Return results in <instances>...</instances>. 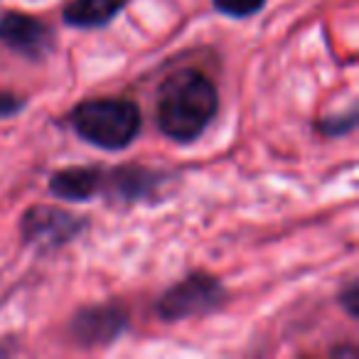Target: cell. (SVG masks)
<instances>
[{"mask_svg": "<svg viewBox=\"0 0 359 359\" xmlns=\"http://www.w3.org/2000/svg\"><path fill=\"white\" fill-rule=\"evenodd\" d=\"M69 126L84 143L101 150H123L138 138L143 116L130 99H86L72 109Z\"/></svg>", "mask_w": 359, "mask_h": 359, "instance_id": "obj_2", "label": "cell"}, {"mask_svg": "<svg viewBox=\"0 0 359 359\" xmlns=\"http://www.w3.org/2000/svg\"><path fill=\"white\" fill-rule=\"evenodd\" d=\"M212 6L217 13L231 18V20H246L264 11L266 0H212Z\"/></svg>", "mask_w": 359, "mask_h": 359, "instance_id": "obj_10", "label": "cell"}, {"mask_svg": "<svg viewBox=\"0 0 359 359\" xmlns=\"http://www.w3.org/2000/svg\"><path fill=\"white\" fill-rule=\"evenodd\" d=\"M165 172L143 165H121L114 170H104L101 195L118 205H138L145 200H158L160 187L165 185Z\"/></svg>", "mask_w": 359, "mask_h": 359, "instance_id": "obj_7", "label": "cell"}, {"mask_svg": "<svg viewBox=\"0 0 359 359\" xmlns=\"http://www.w3.org/2000/svg\"><path fill=\"white\" fill-rule=\"evenodd\" d=\"M128 3L130 0H72L62 11V20L69 27L96 30V27H106L111 20H116Z\"/></svg>", "mask_w": 359, "mask_h": 359, "instance_id": "obj_9", "label": "cell"}, {"mask_svg": "<svg viewBox=\"0 0 359 359\" xmlns=\"http://www.w3.org/2000/svg\"><path fill=\"white\" fill-rule=\"evenodd\" d=\"M101 185H104V170L86 165L57 170L50 177V192L62 202H89L101 195Z\"/></svg>", "mask_w": 359, "mask_h": 359, "instance_id": "obj_8", "label": "cell"}, {"mask_svg": "<svg viewBox=\"0 0 359 359\" xmlns=\"http://www.w3.org/2000/svg\"><path fill=\"white\" fill-rule=\"evenodd\" d=\"M57 35L47 22L27 13H0V45H6L25 60L40 62L55 50Z\"/></svg>", "mask_w": 359, "mask_h": 359, "instance_id": "obj_5", "label": "cell"}, {"mask_svg": "<svg viewBox=\"0 0 359 359\" xmlns=\"http://www.w3.org/2000/svg\"><path fill=\"white\" fill-rule=\"evenodd\" d=\"M226 303V288L217 276L195 271L182 280L168 288L155 303V313L165 323H180V320L202 318Z\"/></svg>", "mask_w": 359, "mask_h": 359, "instance_id": "obj_3", "label": "cell"}, {"mask_svg": "<svg viewBox=\"0 0 359 359\" xmlns=\"http://www.w3.org/2000/svg\"><path fill=\"white\" fill-rule=\"evenodd\" d=\"M219 111V91L205 72L177 69L160 84L155 101L158 128L175 143H195Z\"/></svg>", "mask_w": 359, "mask_h": 359, "instance_id": "obj_1", "label": "cell"}, {"mask_svg": "<svg viewBox=\"0 0 359 359\" xmlns=\"http://www.w3.org/2000/svg\"><path fill=\"white\" fill-rule=\"evenodd\" d=\"M339 303L344 305L352 318H359V283H349L347 288L339 293Z\"/></svg>", "mask_w": 359, "mask_h": 359, "instance_id": "obj_13", "label": "cell"}, {"mask_svg": "<svg viewBox=\"0 0 359 359\" xmlns=\"http://www.w3.org/2000/svg\"><path fill=\"white\" fill-rule=\"evenodd\" d=\"M89 219L72 215L57 205H32L20 217V236L27 246L40 251H55L72 244L86 229Z\"/></svg>", "mask_w": 359, "mask_h": 359, "instance_id": "obj_4", "label": "cell"}, {"mask_svg": "<svg viewBox=\"0 0 359 359\" xmlns=\"http://www.w3.org/2000/svg\"><path fill=\"white\" fill-rule=\"evenodd\" d=\"M128 330V315L121 305H86L76 310L69 323V337L84 349L109 347Z\"/></svg>", "mask_w": 359, "mask_h": 359, "instance_id": "obj_6", "label": "cell"}, {"mask_svg": "<svg viewBox=\"0 0 359 359\" xmlns=\"http://www.w3.org/2000/svg\"><path fill=\"white\" fill-rule=\"evenodd\" d=\"M25 106H27V101L22 99V96L13 94V91H8V89H0V121L18 116Z\"/></svg>", "mask_w": 359, "mask_h": 359, "instance_id": "obj_12", "label": "cell"}, {"mask_svg": "<svg viewBox=\"0 0 359 359\" xmlns=\"http://www.w3.org/2000/svg\"><path fill=\"white\" fill-rule=\"evenodd\" d=\"M357 126V109H349L347 114H334L327 116V118L318 121V133L327 135V138H337V135H347L349 130Z\"/></svg>", "mask_w": 359, "mask_h": 359, "instance_id": "obj_11", "label": "cell"}]
</instances>
